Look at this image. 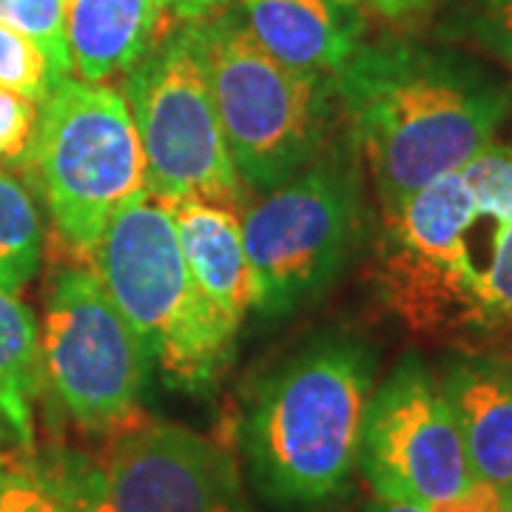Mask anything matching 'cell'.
I'll list each match as a JSON object with an SVG mask.
<instances>
[{"label":"cell","mask_w":512,"mask_h":512,"mask_svg":"<svg viewBox=\"0 0 512 512\" xmlns=\"http://www.w3.org/2000/svg\"><path fill=\"white\" fill-rule=\"evenodd\" d=\"M376 288L407 328L512 356V137L382 211Z\"/></svg>","instance_id":"6da1fadb"},{"label":"cell","mask_w":512,"mask_h":512,"mask_svg":"<svg viewBox=\"0 0 512 512\" xmlns=\"http://www.w3.org/2000/svg\"><path fill=\"white\" fill-rule=\"evenodd\" d=\"M333 86L382 211L464 168L512 120V83L410 40L365 43Z\"/></svg>","instance_id":"7a4b0ae2"},{"label":"cell","mask_w":512,"mask_h":512,"mask_svg":"<svg viewBox=\"0 0 512 512\" xmlns=\"http://www.w3.org/2000/svg\"><path fill=\"white\" fill-rule=\"evenodd\" d=\"M376 362L353 336H322L256 387L242 419V453L256 490L282 507L322 504L345 487Z\"/></svg>","instance_id":"3957f363"},{"label":"cell","mask_w":512,"mask_h":512,"mask_svg":"<svg viewBox=\"0 0 512 512\" xmlns=\"http://www.w3.org/2000/svg\"><path fill=\"white\" fill-rule=\"evenodd\" d=\"M239 180L271 191L328 148L339 114L333 77L268 55L239 12L191 23Z\"/></svg>","instance_id":"277c9868"},{"label":"cell","mask_w":512,"mask_h":512,"mask_svg":"<svg viewBox=\"0 0 512 512\" xmlns=\"http://www.w3.org/2000/svg\"><path fill=\"white\" fill-rule=\"evenodd\" d=\"M23 171L57 237L89 262L111 217L146 191V160L123 92L60 77L40 103Z\"/></svg>","instance_id":"5b68a950"},{"label":"cell","mask_w":512,"mask_h":512,"mask_svg":"<svg viewBox=\"0 0 512 512\" xmlns=\"http://www.w3.org/2000/svg\"><path fill=\"white\" fill-rule=\"evenodd\" d=\"M254 311L288 316L328 291L365 237L362 163L350 143L328 146L242 217Z\"/></svg>","instance_id":"8992f818"},{"label":"cell","mask_w":512,"mask_h":512,"mask_svg":"<svg viewBox=\"0 0 512 512\" xmlns=\"http://www.w3.org/2000/svg\"><path fill=\"white\" fill-rule=\"evenodd\" d=\"M123 97L143 148L148 191L165 202L202 200L237 211L245 183L228 154L191 23L151 43L126 72Z\"/></svg>","instance_id":"52a82bcc"},{"label":"cell","mask_w":512,"mask_h":512,"mask_svg":"<svg viewBox=\"0 0 512 512\" xmlns=\"http://www.w3.org/2000/svg\"><path fill=\"white\" fill-rule=\"evenodd\" d=\"M37 330L43 373L80 430L111 436L140 416L151 362L94 268L55 276Z\"/></svg>","instance_id":"ba28073f"},{"label":"cell","mask_w":512,"mask_h":512,"mask_svg":"<svg viewBox=\"0 0 512 512\" xmlns=\"http://www.w3.org/2000/svg\"><path fill=\"white\" fill-rule=\"evenodd\" d=\"M373 493L436 510L476 478L439 376L407 353L373 390L362 427L359 464Z\"/></svg>","instance_id":"9c48e42d"},{"label":"cell","mask_w":512,"mask_h":512,"mask_svg":"<svg viewBox=\"0 0 512 512\" xmlns=\"http://www.w3.org/2000/svg\"><path fill=\"white\" fill-rule=\"evenodd\" d=\"M188 268V308L157 365L183 393H205L231 365L245 316L254 311L239 214L202 200L171 202Z\"/></svg>","instance_id":"30bf717a"},{"label":"cell","mask_w":512,"mask_h":512,"mask_svg":"<svg viewBox=\"0 0 512 512\" xmlns=\"http://www.w3.org/2000/svg\"><path fill=\"white\" fill-rule=\"evenodd\" d=\"M117 512H256L234 456L208 436L143 413L100 461Z\"/></svg>","instance_id":"8fae6325"},{"label":"cell","mask_w":512,"mask_h":512,"mask_svg":"<svg viewBox=\"0 0 512 512\" xmlns=\"http://www.w3.org/2000/svg\"><path fill=\"white\" fill-rule=\"evenodd\" d=\"M89 262L148 362L157 365L188 308V268L174 205L146 188L111 217Z\"/></svg>","instance_id":"7c38bea8"},{"label":"cell","mask_w":512,"mask_h":512,"mask_svg":"<svg viewBox=\"0 0 512 512\" xmlns=\"http://www.w3.org/2000/svg\"><path fill=\"white\" fill-rule=\"evenodd\" d=\"M439 384L473 478L512 495V359L461 350L444 365Z\"/></svg>","instance_id":"4fadbf2b"},{"label":"cell","mask_w":512,"mask_h":512,"mask_svg":"<svg viewBox=\"0 0 512 512\" xmlns=\"http://www.w3.org/2000/svg\"><path fill=\"white\" fill-rule=\"evenodd\" d=\"M259 46L296 72L336 77L365 46L367 20L345 0H239Z\"/></svg>","instance_id":"5bb4252c"},{"label":"cell","mask_w":512,"mask_h":512,"mask_svg":"<svg viewBox=\"0 0 512 512\" xmlns=\"http://www.w3.org/2000/svg\"><path fill=\"white\" fill-rule=\"evenodd\" d=\"M157 0H66L72 72L86 83L126 74L163 35Z\"/></svg>","instance_id":"9a60e30c"},{"label":"cell","mask_w":512,"mask_h":512,"mask_svg":"<svg viewBox=\"0 0 512 512\" xmlns=\"http://www.w3.org/2000/svg\"><path fill=\"white\" fill-rule=\"evenodd\" d=\"M43 376L35 313L20 293L0 288V467L37 458L35 407Z\"/></svg>","instance_id":"2e32d148"},{"label":"cell","mask_w":512,"mask_h":512,"mask_svg":"<svg viewBox=\"0 0 512 512\" xmlns=\"http://www.w3.org/2000/svg\"><path fill=\"white\" fill-rule=\"evenodd\" d=\"M43 220L35 197L0 165V288L20 293L40 268Z\"/></svg>","instance_id":"e0dca14e"},{"label":"cell","mask_w":512,"mask_h":512,"mask_svg":"<svg viewBox=\"0 0 512 512\" xmlns=\"http://www.w3.org/2000/svg\"><path fill=\"white\" fill-rule=\"evenodd\" d=\"M450 40H464L512 74V0H464L447 23Z\"/></svg>","instance_id":"ac0fdd59"},{"label":"cell","mask_w":512,"mask_h":512,"mask_svg":"<svg viewBox=\"0 0 512 512\" xmlns=\"http://www.w3.org/2000/svg\"><path fill=\"white\" fill-rule=\"evenodd\" d=\"M0 23L32 37L60 77L72 74L66 46V0H0Z\"/></svg>","instance_id":"d6986e66"},{"label":"cell","mask_w":512,"mask_h":512,"mask_svg":"<svg viewBox=\"0 0 512 512\" xmlns=\"http://www.w3.org/2000/svg\"><path fill=\"white\" fill-rule=\"evenodd\" d=\"M63 512H117L111 504L103 467L83 453H57L40 461Z\"/></svg>","instance_id":"ffe728a7"},{"label":"cell","mask_w":512,"mask_h":512,"mask_svg":"<svg viewBox=\"0 0 512 512\" xmlns=\"http://www.w3.org/2000/svg\"><path fill=\"white\" fill-rule=\"evenodd\" d=\"M57 80L60 74L35 40L0 23V86L40 106L55 89Z\"/></svg>","instance_id":"44dd1931"},{"label":"cell","mask_w":512,"mask_h":512,"mask_svg":"<svg viewBox=\"0 0 512 512\" xmlns=\"http://www.w3.org/2000/svg\"><path fill=\"white\" fill-rule=\"evenodd\" d=\"M40 106L23 94L0 86V165L23 168L32 151Z\"/></svg>","instance_id":"7402d4cb"},{"label":"cell","mask_w":512,"mask_h":512,"mask_svg":"<svg viewBox=\"0 0 512 512\" xmlns=\"http://www.w3.org/2000/svg\"><path fill=\"white\" fill-rule=\"evenodd\" d=\"M0 512H63L40 458L0 467Z\"/></svg>","instance_id":"603a6c76"},{"label":"cell","mask_w":512,"mask_h":512,"mask_svg":"<svg viewBox=\"0 0 512 512\" xmlns=\"http://www.w3.org/2000/svg\"><path fill=\"white\" fill-rule=\"evenodd\" d=\"M430 512H512V495L501 493L484 481H473L464 493Z\"/></svg>","instance_id":"cb8c5ba5"},{"label":"cell","mask_w":512,"mask_h":512,"mask_svg":"<svg viewBox=\"0 0 512 512\" xmlns=\"http://www.w3.org/2000/svg\"><path fill=\"white\" fill-rule=\"evenodd\" d=\"M345 3L362 9V12H373L390 23H407V20H416L439 9L444 0H345Z\"/></svg>","instance_id":"d4e9b609"},{"label":"cell","mask_w":512,"mask_h":512,"mask_svg":"<svg viewBox=\"0 0 512 512\" xmlns=\"http://www.w3.org/2000/svg\"><path fill=\"white\" fill-rule=\"evenodd\" d=\"M231 0H157L163 18L177 20V23H197L225 12Z\"/></svg>","instance_id":"484cf974"},{"label":"cell","mask_w":512,"mask_h":512,"mask_svg":"<svg viewBox=\"0 0 512 512\" xmlns=\"http://www.w3.org/2000/svg\"><path fill=\"white\" fill-rule=\"evenodd\" d=\"M365 512H430L413 504V501H402V498H384V495H376L370 504L365 507Z\"/></svg>","instance_id":"4316f807"},{"label":"cell","mask_w":512,"mask_h":512,"mask_svg":"<svg viewBox=\"0 0 512 512\" xmlns=\"http://www.w3.org/2000/svg\"><path fill=\"white\" fill-rule=\"evenodd\" d=\"M510 359H512V356H510Z\"/></svg>","instance_id":"83f0119b"}]
</instances>
